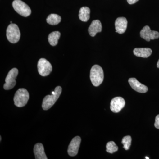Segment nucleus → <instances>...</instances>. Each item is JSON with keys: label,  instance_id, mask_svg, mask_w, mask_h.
<instances>
[{"label": "nucleus", "instance_id": "obj_1", "mask_svg": "<svg viewBox=\"0 0 159 159\" xmlns=\"http://www.w3.org/2000/svg\"><path fill=\"white\" fill-rule=\"evenodd\" d=\"M90 78L94 86L100 85L104 79V74L102 67L98 65L93 66L91 70Z\"/></svg>", "mask_w": 159, "mask_h": 159}, {"label": "nucleus", "instance_id": "obj_2", "mask_svg": "<svg viewBox=\"0 0 159 159\" xmlns=\"http://www.w3.org/2000/svg\"><path fill=\"white\" fill-rule=\"evenodd\" d=\"M62 92L61 87H56L54 90V93L46 96L43 99L42 108L44 110H48L51 108L58 99Z\"/></svg>", "mask_w": 159, "mask_h": 159}, {"label": "nucleus", "instance_id": "obj_3", "mask_svg": "<svg viewBox=\"0 0 159 159\" xmlns=\"http://www.w3.org/2000/svg\"><path fill=\"white\" fill-rule=\"evenodd\" d=\"M29 94L27 89L24 88L19 89L14 97V104L19 107H23L27 104L29 101Z\"/></svg>", "mask_w": 159, "mask_h": 159}, {"label": "nucleus", "instance_id": "obj_4", "mask_svg": "<svg viewBox=\"0 0 159 159\" xmlns=\"http://www.w3.org/2000/svg\"><path fill=\"white\" fill-rule=\"evenodd\" d=\"M6 36L8 41L12 43H16L19 41L20 32L17 25L11 24L6 30Z\"/></svg>", "mask_w": 159, "mask_h": 159}, {"label": "nucleus", "instance_id": "obj_5", "mask_svg": "<svg viewBox=\"0 0 159 159\" xmlns=\"http://www.w3.org/2000/svg\"><path fill=\"white\" fill-rule=\"evenodd\" d=\"M12 5L16 12L22 16L27 17L31 14L30 7L21 0H14Z\"/></svg>", "mask_w": 159, "mask_h": 159}, {"label": "nucleus", "instance_id": "obj_6", "mask_svg": "<svg viewBox=\"0 0 159 159\" xmlns=\"http://www.w3.org/2000/svg\"><path fill=\"white\" fill-rule=\"evenodd\" d=\"M18 74V70L17 69L14 68L11 69L9 71L8 75L6 77L4 88L6 90L11 89L14 87L16 84V79Z\"/></svg>", "mask_w": 159, "mask_h": 159}, {"label": "nucleus", "instance_id": "obj_7", "mask_svg": "<svg viewBox=\"0 0 159 159\" xmlns=\"http://www.w3.org/2000/svg\"><path fill=\"white\" fill-rule=\"evenodd\" d=\"M38 70L39 73L43 77L48 76L52 71L51 63L45 58H41L38 62Z\"/></svg>", "mask_w": 159, "mask_h": 159}, {"label": "nucleus", "instance_id": "obj_8", "mask_svg": "<svg viewBox=\"0 0 159 159\" xmlns=\"http://www.w3.org/2000/svg\"><path fill=\"white\" fill-rule=\"evenodd\" d=\"M140 36L146 41H150L151 40L158 39L159 33L158 31H152L150 27L148 25L145 26L140 31Z\"/></svg>", "mask_w": 159, "mask_h": 159}, {"label": "nucleus", "instance_id": "obj_9", "mask_svg": "<svg viewBox=\"0 0 159 159\" xmlns=\"http://www.w3.org/2000/svg\"><path fill=\"white\" fill-rule=\"evenodd\" d=\"M81 138L79 136L74 137L69 145L68 153L70 156L74 157L77 155L79 150Z\"/></svg>", "mask_w": 159, "mask_h": 159}, {"label": "nucleus", "instance_id": "obj_10", "mask_svg": "<svg viewBox=\"0 0 159 159\" xmlns=\"http://www.w3.org/2000/svg\"><path fill=\"white\" fill-rule=\"evenodd\" d=\"M125 104V100L122 97H115L111 102V111L114 113L119 112L124 107Z\"/></svg>", "mask_w": 159, "mask_h": 159}, {"label": "nucleus", "instance_id": "obj_11", "mask_svg": "<svg viewBox=\"0 0 159 159\" xmlns=\"http://www.w3.org/2000/svg\"><path fill=\"white\" fill-rule=\"evenodd\" d=\"M128 82L132 88L137 92L140 93H145L148 92V87L139 82L135 78H129L128 80Z\"/></svg>", "mask_w": 159, "mask_h": 159}, {"label": "nucleus", "instance_id": "obj_12", "mask_svg": "<svg viewBox=\"0 0 159 159\" xmlns=\"http://www.w3.org/2000/svg\"><path fill=\"white\" fill-rule=\"evenodd\" d=\"M127 23L128 22L125 17L118 18L115 22L116 32L120 34L124 33L127 29Z\"/></svg>", "mask_w": 159, "mask_h": 159}, {"label": "nucleus", "instance_id": "obj_13", "mask_svg": "<svg viewBox=\"0 0 159 159\" xmlns=\"http://www.w3.org/2000/svg\"><path fill=\"white\" fill-rule=\"evenodd\" d=\"M102 30V24L98 20L93 21L88 29L89 34L92 37H94L97 33L101 32Z\"/></svg>", "mask_w": 159, "mask_h": 159}, {"label": "nucleus", "instance_id": "obj_14", "mask_svg": "<svg viewBox=\"0 0 159 159\" xmlns=\"http://www.w3.org/2000/svg\"><path fill=\"white\" fill-rule=\"evenodd\" d=\"M34 153L36 159H48L45 153L43 145L41 143H36L34 145Z\"/></svg>", "mask_w": 159, "mask_h": 159}, {"label": "nucleus", "instance_id": "obj_15", "mask_svg": "<svg viewBox=\"0 0 159 159\" xmlns=\"http://www.w3.org/2000/svg\"><path fill=\"white\" fill-rule=\"evenodd\" d=\"M133 52L137 57L147 58L151 55L152 51L149 48H136L134 49Z\"/></svg>", "mask_w": 159, "mask_h": 159}, {"label": "nucleus", "instance_id": "obj_16", "mask_svg": "<svg viewBox=\"0 0 159 159\" xmlns=\"http://www.w3.org/2000/svg\"><path fill=\"white\" fill-rule=\"evenodd\" d=\"M90 9L89 7H83L80 9L79 17L80 20L87 22L90 18Z\"/></svg>", "mask_w": 159, "mask_h": 159}, {"label": "nucleus", "instance_id": "obj_17", "mask_svg": "<svg viewBox=\"0 0 159 159\" xmlns=\"http://www.w3.org/2000/svg\"><path fill=\"white\" fill-rule=\"evenodd\" d=\"M60 35L61 33L59 31H54L50 33L48 37L50 45L52 46H56L58 43V39H59Z\"/></svg>", "mask_w": 159, "mask_h": 159}, {"label": "nucleus", "instance_id": "obj_18", "mask_svg": "<svg viewBox=\"0 0 159 159\" xmlns=\"http://www.w3.org/2000/svg\"><path fill=\"white\" fill-rule=\"evenodd\" d=\"M61 18L60 16L56 14H51L48 16L47 19V22L51 25H56L59 24Z\"/></svg>", "mask_w": 159, "mask_h": 159}, {"label": "nucleus", "instance_id": "obj_19", "mask_svg": "<svg viewBox=\"0 0 159 159\" xmlns=\"http://www.w3.org/2000/svg\"><path fill=\"white\" fill-rule=\"evenodd\" d=\"M118 146L113 141L108 142L106 145V151L108 153L112 154L118 150Z\"/></svg>", "mask_w": 159, "mask_h": 159}, {"label": "nucleus", "instance_id": "obj_20", "mask_svg": "<svg viewBox=\"0 0 159 159\" xmlns=\"http://www.w3.org/2000/svg\"><path fill=\"white\" fill-rule=\"evenodd\" d=\"M131 141V137L130 136H126L122 139V143L123 145V148L125 150H128L130 148Z\"/></svg>", "mask_w": 159, "mask_h": 159}, {"label": "nucleus", "instance_id": "obj_21", "mask_svg": "<svg viewBox=\"0 0 159 159\" xmlns=\"http://www.w3.org/2000/svg\"><path fill=\"white\" fill-rule=\"evenodd\" d=\"M155 127L157 129H159V115H157L155 119V122L154 124Z\"/></svg>", "mask_w": 159, "mask_h": 159}, {"label": "nucleus", "instance_id": "obj_22", "mask_svg": "<svg viewBox=\"0 0 159 159\" xmlns=\"http://www.w3.org/2000/svg\"><path fill=\"white\" fill-rule=\"evenodd\" d=\"M139 1V0H127L128 3L129 4H130V5L135 4V3H136Z\"/></svg>", "mask_w": 159, "mask_h": 159}, {"label": "nucleus", "instance_id": "obj_23", "mask_svg": "<svg viewBox=\"0 0 159 159\" xmlns=\"http://www.w3.org/2000/svg\"><path fill=\"white\" fill-rule=\"evenodd\" d=\"M157 67L158 68H159V59L157 63Z\"/></svg>", "mask_w": 159, "mask_h": 159}, {"label": "nucleus", "instance_id": "obj_24", "mask_svg": "<svg viewBox=\"0 0 159 159\" xmlns=\"http://www.w3.org/2000/svg\"><path fill=\"white\" fill-rule=\"evenodd\" d=\"M145 159H149V158L148 157H145Z\"/></svg>", "mask_w": 159, "mask_h": 159}, {"label": "nucleus", "instance_id": "obj_25", "mask_svg": "<svg viewBox=\"0 0 159 159\" xmlns=\"http://www.w3.org/2000/svg\"><path fill=\"white\" fill-rule=\"evenodd\" d=\"M0 138H1V139H1V140H0V141H1V140H2V137H1V136L0 137Z\"/></svg>", "mask_w": 159, "mask_h": 159}]
</instances>
